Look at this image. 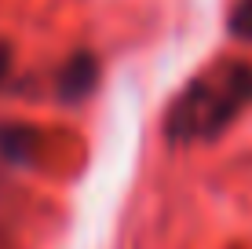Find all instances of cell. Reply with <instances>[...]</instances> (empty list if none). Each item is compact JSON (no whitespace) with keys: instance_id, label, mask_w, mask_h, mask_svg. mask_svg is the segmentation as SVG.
I'll return each mask as SVG.
<instances>
[{"instance_id":"1","label":"cell","mask_w":252,"mask_h":249,"mask_svg":"<svg viewBox=\"0 0 252 249\" xmlns=\"http://www.w3.org/2000/svg\"><path fill=\"white\" fill-rule=\"evenodd\" d=\"M252 103V66L241 59L212 66L194 77L187 92L168 107L164 136L172 143H208L223 136Z\"/></svg>"},{"instance_id":"2","label":"cell","mask_w":252,"mask_h":249,"mask_svg":"<svg viewBox=\"0 0 252 249\" xmlns=\"http://www.w3.org/2000/svg\"><path fill=\"white\" fill-rule=\"evenodd\" d=\"M99 84V59L92 51H77L69 55V63L59 70V96L66 103H81L88 99Z\"/></svg>"},{"instance_id":"3","label":"cell","mask_w":252,"mask_h":249,"mask_svg":"<svg viewBox=\"0 0 252 249\" xmlns=\"http://www.w3.org/2000/svg\"><path fill=\"white\" fill-rule=\"evenodd\" d=\"M37 140L40 136L26 125H0V154L15 165H30L37 154Z\"/></svg>"},{"instance_id":"4","label":"cell","mask_w":252,"mask_h":249,"mask_svg":"<svg viewBox=\"0 0 252 249\" xmlns=\"http://www.w3.org/2000/svg\"><path fill=\"white\" fill-rule=\"evenodd\" d=\"M227 26H230V37L234 40L252 44V0H238V4H234Z\"/></svg>"},{"instance_id":"5","label":"cell","mask_w":252,"mask_h":249,"mask_svg":"<svg viewBox=\"0 0 252 249\" xmlns=\"http://www.w3.org/2000/svg\"><path fill=\"white\" fill-rule=\"evenodd\" d=\"M7 70H11V48H7L4 40H0V84H4Z\"/></svg>"}]
</instances>
